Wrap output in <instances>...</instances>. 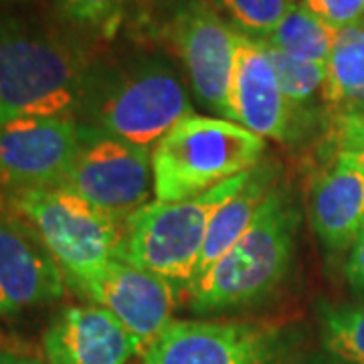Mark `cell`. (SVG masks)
<instances>
[{
	"instance_id": "obj_27",
	"label": "cell",
	"mask_w": 364,
	"mask_h": 364,
	"mask_svg": "<svg viewBox=\"0 0 364 364\" xmlns=\"http://www.w3.org/2000/svg\"><path fill=\"white\" fill-rule=\"evenodd\" d=\"M0 210H2V193H0Z\"/></svg>"
},
{
	"instance_id": "obj_15",
	"label": "cell",
	"mask_w": 364,
	"mask_h": 364,
	"mask_svg": "<svg viewBox=\"0 0 364 364\" xmlns=\"http://www.w3.org/2000/svg\"><path fill=\"white\" fill-rule=\"evenodd\" d=\"M49 364H128L136 346L126 328L105 308L71 306L43 338Z\"/></svg>"
},
{
	"instance_id": "obj_2",
	"label": "cell",
	"mask_w": 364,
	"mask_h": 364,
	"mask_svg": "<svg viewBox=\"0 0 364 364\" xmlns=\"http://www.w3.org/2000/svg\"><path fill=\"white\" fill-rule=\"evenodd\" d=\"M298 221L296 208L273 188L245 235L186 287L191 308L198 314L219 312L267 296L291 263Z\"/></svg>"
},
{
	"instance_id": "obj_14",
	"label": "cell",
	"mask_w": 364,
	"mask_h": 364,
	"mask_svg": "<svg viewBox=\"0 0 364 364\" xmlns=\"http://www.w3.org/2000/svg\"><path fill=\"white\" fill-rule=\"evenodd\" d=\"M314 233L330 251L350 249L364 229V152L338 150L314 181Z\"/></svg>"
},
{
	"instance_id": "obj_17",
	"label": "cell",
	"mask_w": 364,
	"mask_h": 364,
	"mask_svg": "<svg viewBox=\"0 0 364 364\" xmlns=\"http://www.w3.org/2000/svg\"><path fill=\"white\" fill-rule=\"evenodd\" d=\"M322 100L336 112V116L364 112V23L336 35L326 65Z\"/></svg>"
},
{
	"instance_id": "obj_5",
	"label": "cell",
	"mask_w": 364,
	"mask_h": 364,
	"mask_svg": "<svg viewBox=\"0 0 364 364\" xmlns=\"http://www.w3.org/2000/svg\"><path fill=\"white\" fill-rule=\"evenodd\" d=\"M11 207L79 289L119 257L124 223L65 188L13 195Z\"/></svg>"
},
{
	"instance_id": "obj_10",
	"label": "cell",
	"mask_w": 364,
	"mask_h": 364,
	"mask_svg": "<svg viewBox=\"0 0 364 364\" xmlns=\"http://www.w3.org/2000/svg\"><path fill=\"white\" fill-rule=\"evenodd\" d=\"M279 334L247 322L172 320L140 364H275Z\"/></svg>"
},
{
	"instance_id": "obj_16",
	"label": "cell",
	"mask_w": 364,
	"mask_h": 364,
	"mask_svg": "<svg viewBox=\"0 0 364 364\" xmlns=\"http://www.w3.org/2000/svg\"><path fill=\"white\" fill-rule=\"evenodd\" d=\"M272 191V172L267 168L255 166L249 172L247 182L241 186V191L231 198H227L221 207L217 208V213L208 223L207 239H205V247L196 265L195 279L208 272L245 235Z\"/></svg>"
},
{
	"instance_id": "obj_12",
	"label": "cell",
	"mask_w": 364,
	"mask_h": 364,
	"mask_svg": "<svg viewBox=\"0 0 364 364\" xmlns=\"http://www.w3.org/2000/svg\"><path fill=\"white\" fill-rule=\"evenodd\" d=\"M65 273L49 249L21 219L0 221V312L61 298Z\"/></svg>"
},
{
	"instance_id": "obj_26",
	"label": "cell",
	"mask_w": 364,
	"mask_h": 364,
	"mask_svg": "<svg viewBox=\"0 0 364 364\" xmlns=\"http://www.w3.org/2000/svg\"><path fill=\"white\" fill-rule=\"evenodd\" d=\"M0 364H43L33 356H25V354H16L11 350H0Z\"/></svg>"
},
{
	"instance_id": "obj_13",
	"label": "cell",
	"mask_w": 364,
	"mask_h": 364,
	"mask_svg": "<svg viewBox=\"0 0 364 364\" xmlns=\"http://www.w3.org/2000/svg\"><path fill=\"white\" fill-rule=\"evenodd\" d=\"M294 107L279 90L259 39L239 33L231 87V122L263 140L286 142L291 134Z\"/></svg>"
},
{
	"instance_id": "obj_23",
	"label": "cell",
	"mask_w": 364,
	"mask_h": 364,
	"mask_svg": "<svg viewBox=\"0 0 364 364\" xmlns=\"http://www.w3.org/2000/svg\"><path fill=\"white\" fill-rule=\"evenodd\" d=\"M298 4L336 33L364 23V0H299Z\"/></svg>"
},
{
	"instance_id": "obj_25",
	"label": "cell",
	"mask_w": 364,
	"mask_h": 364,
	"mask_svg": "<svg viewBox=\"0 0 364 364\" xmlns=\"http://www.w3.org/2000/svg\"><path fill=\"white\" fill-rule=\"evenodd\" d=\"M346 277L352 289L364 296V229L352 243L348 261H346Z\"/></svg>"
},
{
	"instance_id": "obj_24",
	"label": "cell",
	"mask_w": 364,
	"mask_h": 364,
	"mask_svg": "<svg viewBox=\"0 0 364 364\" xmlns=\"http://www.w3.org/2000/svg\"><path fill=\"white\" fill-rule=\"evenodd\" d=\"M332 136L338 150L364 152V112L352 116H336Z\"/></svg>"
},
{
	"instance_id": "obj_4",
	"label": "cell",
	"mask_w": 364,
	"mask_h": 364,
	"mask_svg": "<svg viewBox=\"0 0 364 364\" xmlns=\"http://www.w3.org/2000/svg\"><path fill=\"white\" fill-rule=\"evenodd\" d=\"M249 172L195 198L148 203L124 223L117 259L156 273L176 287H188L205 247L208 223L227 198L241 191Z\"/></svg>"
},
{
	"instance_id": "obj_22",
	"label": "cell",
	"mask_w": 364,
	"mask_h": 364,
	"mask_svg": "<svg viewBox=\"0 0 364 364\" xmlns=\"http://www.w3.org/2000/svg\"><path fill=\"white\" fill-rule=\"evenodd\" d=\"M122 9L124 0H59V11L69 23L93 31L116 26Z\"/></svg>"
},
{
	"instance_id": "obj_6",
	"label": "cell",
	"mask_w": 364,
	"mask_h": 364,
	"mask_svg": "<svg viewBox=\"0 0 364 364\" xmlns=\"http://www.w3.org/2000/svg\"><path fill=\"white\" fill-rule=\"evenodd\" d=\"M191 116L193 105L182 83L162 65L140 67L119 77L95 109L104 136L146 150Z\"/></svg>"
},
{
	"instance_id": "obj_9",
	"label": "cell",
	"mask_w": 364,
	"mask_h": 364,
	"mask_svg": "<svg viewBox=\"0 0 364 364\" xmlns=\"http://www.w3.org/2000/svg\"><path fill=\"white\" fill-rule=\"evenodd\" d=\"M237 37L239 31L203 0L182 4L170 23V39L186 67L193 90L203 104L225 119H231Z\"/></svg>"
},
{
	"instance_id": "obj_19",
	"label": "cell",
	"mask_w": 364,
	"mask_h": 364,
	"mask_svg": "<svg viewBox=\"0 0 364 364\" xmlns=\"http://www.w3.org/2000/svg\"><path fill=\"white\" fill-rule=\"evenodd\" d=\"M259 43L272 63L279 90L286 95L291 107L308 105L318 93L320 95L324 93L326 65L304 63V61H298L279 49H275L263 39H259Z\"/></svg>"
},
{
	"instance_id": "obj_7",
	"label": "cell",
	"mask_w": 364,
	"mask_h": 364,
	"mask_svg": "<svg viewBox=\"0 0 364 364\" xmlns=\"http://www.w3.org/2000/svg\"><path fill=\"white\" fill-rule=\"evenodd\" d=\"M73 117H18L0 126V193L61 188L81 150Z\"/></svg>"
},
{
	"instance_id": "obj_21",
	"label": "cell",
	"mask_w": 364,
	"mask_h": 364,
	"mask_svg": "<svg viewBox=\"0 0 364 364\" xmlns=\"http://www.w3.org/2000/svg\"><path fill=\"white\" fill-rule=\"evenodd\" d=\"M326 346L344 360L364 364V308L322 310Z\"/></svg>"
},
{
	"instance_id": "obj_8",
	"label": "cell",
	"mask_w": 364,
	"mask_h": 364,
	"mask_svg": "<svg viewBox=\"0 0 364 364\" xmlns=\"http://www.w3.org/2000/svg\"><path fill=\"white\" fill-rule=\"evenodd\" d=\"M61 188L126 223L148 205L154 191L152 154L146 148L107 136L81 142L73 168Z\"/></svg>"
},
{
	"instance_id": "obj_11",
	"label": "cell",
	"mask_w": 364,
	"mask_h": 364,
	"mask_svg": "<svg viewBox=\"0 0 364 364\" xmlns=\"http://www.w3.org/2000/svg\"><path fill=\"white\" fill-rule=\"evenodd\" d=\"M176 289L174 284L156 273L116 259L81 291L93 304L116 316L134 340L136 354L142 356L172 322Z\"/></svg>"
},
{
	"instance_id": "obj_18",
	"label": "cell",
	"mask_w": 364,
	"mask_h": 364,
	"mask_svg": "<svg viewBox=\"0 0 364 364\" xmlns=\"http://www.w3.org/2000/svg\"><path fill=\"white\" fill-rule=\"evenodd\" d=\"M336 31L296 4L265 43L304 63L328 65L336 43Z\"/></svg>"
},
{
	"instance_id": "obj_3",
	"label": "cell",
	"mask_w": 364,
	"mask_h": 364,
	"mask_svg": "<svg viewBox=\"0 0 364 364\" xmlns=\"http://www.w3.org/2000/svg\"><path fill=\"white\" fill-rule=\"evenodd\" d=\"M265 140L241 124L191 116L152 148L154 196L160 203L195 198L259 166Z\"/></svg>"
},
{
	"instance_id": "obj_20",
	"label": "cell",
	"mask_w": 364,
	"mask_h": 364,
	"mask_svg": "<svg viewBox=\"0 0 364 364\" xmlns=\"http://www.w3.org/2000/svg\"><path fill=\"white\" fill-rule=\"evenodd\" d=\"M239 33L253 39H267L298 2L296 0H215Z\"/></svg>"
},
{
	"instance_id": "obj_1",
	"label": "cell",
	"mask_w": 364,
	"mask_h": 364,
	"mask_svg": "<svg viewBox=\"0 0 364 364\" xmlns=\"http://www.w3.org/2000/svg\"><path fill=\"white\" fill-rule=\"evenodd\" d=\"M85 95V67L65 41L0 18V126L18 117H73Z\"/></svg>"
}]
</instances>
